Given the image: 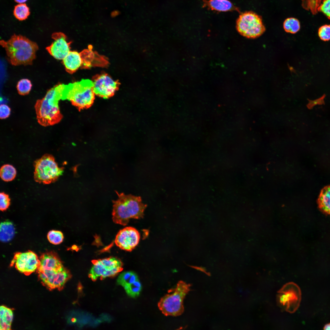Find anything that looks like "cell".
Segmentation results:
<instances>
[{
    "mask_svg": "<svg viewBox=\"0 0 330 330\" xmlns=\"http://www.w3.org/2000/svg\"><path fill=\"white\" fill-rule=\"evenodd\" d=\"M323 329L326 330H330V323L325 325Z\"/></svg>",
    "mask_w": 330,
    "mask_h": 330,
    "instance_id": "33",
    "label": "cell"
},
{
    "mask_svg": "<svg viewBox=\"0 0 330 330\" xmlns=\"http://www.w3.org/2000/svg\"><path fill=\"white\" fill-rule=\"evenodd\" d=\"M10 199L8 194L4 192L0 193V209L3 211L6 210L10 204Z\"/></svg>",
    "mask_w": 330,
    "mask_h": 330,
    "instance_id": "30",
    "label": "cell"
},
{
    "mask_svg": "<svg viewBox=\"0 0 330 330\" xmlns=\"http://www.w3.org/2000/svg\"><path fill=\"white\" fill-rule=\"evenodd\" d=\"M40 264V260L36 254L29 250L24 252L16 253L11 265H14L20 272L28 275L37 270Z\"/></svg>",
    "mask_w": 330,
    "mask_h": 330,
    "instance_id": "11",
    "label": "cell"
},
{
    "mask_svg": "<svg viewBox=\"0 0 330 330\" xmlns=\"http://www.w3.org/2000/svg\"><path fill=\"white\" fill-rule=\"evenodd\" d=\"M51 37L54 41L46 49L55 59L62 60L70 51L71 42H68L66 35L61 32L53 33Z\"/></svg>",
    "mask_w": 330,
    "mask_h": 330,
    "instance_id": "14",
    "label": "cell"
},
{
    "mask_svg": "<svg viewBox=\"0 0 330 330\" xmlns=\"http://www.w3.org/2000/svg\"><path fill=\"white\" fill-rule=\"evenodd\" d=\"M28 0H14L15 2L19 4L24 3L26 2Z\"/></svg>",
    "mask_w": 330,
    "mask_h": 330,
    "instance_id": "34",
    "label": "cell"
},
{
    "mask_svg": "<svg viewBox=\"0 0 330 330\" xmlns=\"http://www.w3.org/2000/svg\"><path fill=\"white\" fill-rule=\"evenodd\" d=\"M15 229L13 224L6 221L1 223L0 226V239L3 242H8L13 237Z\"/></svg>",
    "mask_w": 330,
    "mask_h": 330,
    "instance_id": "20",
    "label": "cell"
},
{
    "mask_svg": "<svg viewBox=\"0 0 330 330\" xmlns=\"http://www.w3.org/2000/svg\"><path fill=\"white\" fill-rule=\"evenodd\" d=\"M44 285L49 289L62 288L71 277L69 272L64 267L57 271H43L37 272Z\"/></svg>",
    "mask_w": 330,
    "mask_h": 330,
    "instance_id": "12",
    "label": "cell"
},
{
    "mask_svg": "<svg viewBox=\"0 0 330 330\" xmlns=\"http://www.w3.org/2000/svg\"><path fill=\"white\" fill-rule=\"evenodd\" d=\"M13 313L12 309L4 306L0 307V329L1 330L11 329Z\"/></svg>",
    "mask_w": 330,
    "mask_h": 330,
    "instance_id": "18",
    "label": "cell"
},
{
    "mask_svg": "<svg viewBox=\"0 0 330 330\" xmlns=\"http://www.w3.org/2000/svg\"><path fill=\"white\" fill-rule=\"evenodd\" d=\"M66 85L58 84L49 89L42 99L37 100L35 105L38 123L44 127L52 126L63 118L58 105L63 99Z\"/></svg>",
    "mask_w": 330,
    "mask_h": 330,
    "instance_id": "1",
    "label": "cell"
},
{
    "mask_svg": "<svg viewBox=\"0 0 330 330\" xmlns=\"http://www.w3.org/2000/svg\"><path fill=\"white\" fill-rule=\"evenodd\" d=\"M138 279L137 275L132 271H126L121 273L118 277L117 282L118 284L123 287L131 284Z\"/></svg>",
    "mask_w": 330,
    "mask_h": 330,
    "instance_id": "21",
    "label": "cell"
},
{
    "mask_svg": "<svg viewBox=\"0 0 330 330\" xmlns=\"http://www.w3.org/2000/svg\"><path fill=\"white\" fill-rule=\"evenodd\" d=\"M32 86V84L30 80L27 79H23L17 82L16 88L20 95H25L29 93Z\"/></svg>",
    "mask_w": 330,
    "mask_h": 330,
    "instance_id": "25",
    "label": "cell"
},
{
    "mask_svg": "<svg viewBox=\"0 0 330 330\" xmlns=\"http://www.w3.org/2000/svg\"><path fill=\"white\" fill-rule=\"evenodd\" d=\"M123 288L126 293L129 296L135 298L139 295L142 289V286L138 279L133 283Z\"/></svg>",
    "mask_w": 330,
    "mask_h": 330,
    "instance_id": "26",
    "label": "cell"
},
{
    "mask_svg": "<svg viewBox=\"0 0 330 330\" xmlns=\"http://www.w3.org/2000/svg\"><path fill=\"white\" fill-rule=\"evenodd\" d=\"M283 25L285 31L293 34L298 32L300 28L299 21L297 19L294 17L287 18L284 21Z\"/></svg>",
    "mask_w": 330,
    "mask_h": 330,
    "instance_id": "23",
    "label": "cell"
},
{
    "mask_svg": "<svg viewBox=\"0 0 330 330\" xmlns=\"http://www.w3.org/2000/svg\"><path fill=\"white\" fill-rule=\"evenodd\" d=\"M116 193L118 198L113 201L112 219L114 222L125 226L130 219L143 218L147 205L142 202L140 196L117 192Z\"/></svg>",
    "mask_w": 330,
    "mask_h": 330,
    "instance_id": "3",
    "label": "cell"
},
{
    "mask_svg": "<svg viewBox=\"0 0 330 330\" xmlns=\"http://www.w3.org/2000/svg\"><path fill=\"white\" fill-rule=\"evenodd\" d=\"M301 293L299 287L295 283L289 282L278 291L277 302L282 310L290 313L298 309L301 301Z\"/></svg>",
    "mask_w": 330,
    "mask_h": 330,
    "instance_id": "8",
    "label": "cell"
},
{
    "mask_svg": "<svg viewBox=\"0 0 330 330\" xmlns=\"http://www.w3.org/2000/svg\"><path fill=\"white\" fill-rule=\"evenodd\" d=\"M62 60L66 71L71 74L75 72L82 65L80 53L76 51H70Z\"/></svg>",
    "mask_w": 330,
    "mask_h": 330,
    "instance_id": "16",
    "label": "cell"
},
{
    "mask_svg": "<svg viewBox=\"0 0 330 330\" xmlns=\"http://www.w3.org/2000/svg\"><path fill=\"white\" fill-rule=\"evenodd\" d=\"M93 86L92 81L88 79L66 85L62 100H68L79 110L89 108L95 98Z\"/></svg>",
    "mask_w": 330,
    "mask_h": 330,
    "instance_id": "4",
    "label": "cell"
},
{
    "mask_svg": "<svg viewBox=\"0 0 330 330\" xmlns=\"http://www.w3.org/2000/svg\"><path fill=\"white\" fill-rule=\"evenodd\" d=\"M40 264L37 272L43 271H57L64 267L56 253L52 251L44 253L40 257Z\"/></svg>",
    "mask_w": 330,
    "mask_h": 330,
    "instance_id": "15",
    "label": "cell"
},
{
    "mask_svg": "<svg viewBox=\"0 0 330 330\" xmlns=\"http://www.w3.org/2000/svg\"><path fill=\"white\" fill-rule=\"evenodd\" d=\"M47 238L51 244L57 245L61 243L63 241L64 236L62 233L59 231L52 230L47 234Z\"/></svg>",
    "mask_w": 330,
    "mask_h": 330,
    "instance_id": "28",
    "label": "cell"
},
{
    "mask_svg": "<svg viewBox=\"0 0 330 330\" xmlns=\"http://www.w3.org/2000/svg\"><path fill=\"white\" fill-rule=\"evenodd\" d=\"M318 35L322 41L330 40V25L325 24L321 26L318 30Z\"/></svg>",
    "mask_w": 330,
    "mask_h": 330,
    "instance_id": "29",
    "label": "cell"
},
{
    "mask_svg": "<svg viewBox=\"0 0 330 330\" xmlns=\"http://www.w3.org/2000/svg\"><path fill=\"white\" fill-rule=\"evenodd\" d=\"M11 109L7 105L2 104L0 106V118L4 119L8 117L10 114Z\"/></svg>",
    "mask_w": 330,
    "mask_h": 330,
    "instance_id": "32",
    "label": "cell"
},
{
    "mask_svg": "<svg viewBox=\"0 0 330 330\" xmlns=\"http://www.w3.org/2000/svg\"><path fill=\"white\" fill-rule=\"evenodd\" d=\"M16 174V169L12 165L4 164L1 168L0 175L2 180L6 182L12 181L15 178Z\"/></svg>",
    "mask_w": 330,
    "mask_h": 330,
    "instance_id": "22",
    "label": "cell"
},
{
    "mask_svg": "<svg viewBox=\"0 0 330 330\" xmlns=\"http://www.w3.org/2000/svg\"><path fill=\"white\" fill-rule=\"evenodd\" d=\"M93 88L95 95L104 98L112 97L118 90V81L114 80L108 74L103 73L93 77Z\"/></svg>",
    "mask_w": 330,
    "mask_h": 330,
    "instance_id": "10",
    "label": "cell"
},
{
    "mask_svg": "<svg viewBox=\"0 0 330 330\" xmlns=\"http://www.w3.org/2000/svg\"><path fill=\"white\" fill-rule=\"evenodd\" d=\"M6 51L8 60L12 65H31L38 49L37 44L25 36L14 34L7 41H0Z\"/></svg>",
    "mask_w": 330,
    "mask_h": 330,
    "instance_id": "2",
    "label": "cell"
},
{
    "mask_svg": "<svg viewBox=\"0 0 330 330\" xmlns=\"http://www.w3.org/2000/svg\"><path fill=\"white\" fill-rule=\"evenodd\" d=\"M317 202L321 210L330 215V185L324 187L321 190Z\"/></svg>",
    "mask_w": 330,
    "mask_h": 330,
    "instance_id": "17",
    "label": "cell"
},
{
    "mask_svg": "<svg viewBox=\"0 0 330 330\" xmlns=\"http://www.w3.org/2000/svg\"><path fill=\"white\" fill-rule=\"evenodd\" d=\"M34 179L39 183L49 184L56 181L63 174V167H59L52 155L46 154L34 161Z\"/></svg>",
    "mask_w": 330,
    "mask_h": 330,
    "instance_id": "6",
    "label": "cell"
},
{
    "mask_svg": "<svg viewBox=\"0 0 330 330\" xmlns=\"http://www.w3.org/2000/svg\"><path fill=\"white\" fill-rule=\"evenodd\" d=\"M30 14L29 9L24 3L19 4L14 7L13 10L14 15L16 19L19 20H25Z\"/></svg>",
    "mask_w": 330,
    "mask_h": 330,
    "instance_id": "24",
    "label": "cell"
},
{
    "mask_svg": "<svg viewBox=\"0 0 330 330\" xmlns=\"http://www.w3.org/2000/svg\"><path fill=\"white\" fill-rule=\"evenodd\" d=\"M205 5L212 10L219 11H227L237 10L233 4L228 0H210L205 1Z\"/></svg>",
    "mask_w": 330,
    "mask_h": 330,
    "instance_id": "19",
    "label": "cell"
},
{
    "mask_svg": "<svg viewBox=\"0 0 330 330\" xmlns=\"http://www.w3.org/2000/svg\"><path fill=\"white\" fill-rule=\"evenodd\" d=\"M322 1V0H302V5L304 9L310 10L314 15L319 11Z\"/></svg>",
    "mask_w": 330,
    "mask_h": 330,
    "instance_id": "27",
    "label": "cell"
},
{
    "mask_svg": "<svg viewBox=\"0 0 330 330\" xmlns=\"http://www.w3.org/2000/svg\"><path fill=\"white\" fill-rule=\"evenodd\" d=\"M140 239V234L135 228L127 227L118 232L115 239L116 245L121 249L131 251L138 244Z\"/></svg>",
    "mask_w": 330,
    "mask_h": 330,
    "instance_id": "13",
    "label": "cell"
},
{
    "mask_svg": "<svg viewBox=\"0 0 330 330\" xmlns=\"http://www.w3.org/2000/svg\"><path fill=\"white\" fill-rule=\"evenodd\" d=\"M236 28L240 34L249 38L259 37L266 30L261 17L251 11L240 15L237 21Z\"/></svg>",
    "mask_w": 330,
    "mask_h": 330,
    "instance_id": "7",
    "label": "cell"
},
{
    "mask_svg": "<svg viewBox=\"0 0 330 330\" xmlns=\"http://www.w3.org/2000/svg\"><path fill=\"white\" fill-rule=\"evenodd\" d=\"M92 262L93 266L89 276L93 280L114 276L123 269L122 262L116 257L94 260Z\"/></svg>",
    "mask_w": 330,
    "mask_h": 330,
    "instance_id": "9",
    "label": "cell"
},
{
    "mask_svg": "<svg viewBox=\"0 0 330 330\" xmlns=\"http://www.w3.org/2000/svg\"><path fill=\"white\" fill-rule=\"evenodd\" d=\"M319 11L330 19V0H324L319 8Z\"/></svg>",
    "mask_w": 330,
    "mask_h": 330,
    "instance_id": "31",
    "label": "cell"
},
{
    "mask_svg": "<svg viewBox=\"0 0 330 330\" xmlns=\"http://www.w3.org/2000/svg\"><path fill=\"white\" fill-rule=\"evenodd\" d=\"M191 284L184 281H179L176 287L168 291L172 293L162 297L158 304L159 309L166 316H177L184 312V299L190 291Z\"/></svg>",
    "mask_w": 330,
    "mask_h": 330,
    "instance_id": "5",
    "label": "cell"
}]
</instances>
